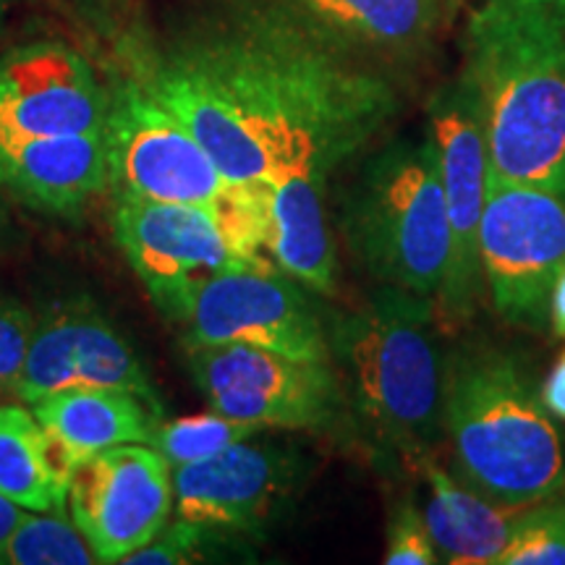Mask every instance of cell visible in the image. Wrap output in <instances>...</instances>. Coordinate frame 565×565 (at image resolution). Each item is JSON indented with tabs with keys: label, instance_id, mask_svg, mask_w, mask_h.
Masks as SVG:
<instances>
[{
	"label": "cell",
	"instance_id": "cell-1",
	"mask_svg": "<svg viewBox=\"0 0 565 565\" xmlns=\"http://www.w3.org/2000/svg\"><path fill=\"white\" fill-rule=\"evenodd\" d=\"M131 76L236 183H265L288 160L330 173L398 110L385 76L291 11L210 21L141 53Z\"/></svg>",
	"mask_w": 565,
	"mask_h": 565
},
{
	"label": "cell",
	"instance_id": "cell-2",
	"mask_svg": "<svg viewBox=\"0 0 565 565\" xmlns=\"http://www.w3.org/2000/svg\"><path fill=\"white\" fill-rule=\"evenodd\" d=\"M461 79L475 95L494 179L565 202V26L484 0L466 30Z\"/></svg>",
	"mask_w": 565,
	"mask_h": 565
},
{
	"label": "cell",
	"instance_id": "cell-3",
	"mask_svg": "<svg viewBox=\"0 0 565 565\" xmlns=\"http://www.w3.org/2000/svg\"><path fill=\"white\" fill-rule=\"evenodd\" d=\"M345 383V408L383 466L422 471L443 427L445 366L433 301L383 286L328 333Z\"/></svg>",
	"mask_w": 565,
	"mask_h": 565
},
{
	"label": "cell",
	"instance_id": "cell-4",
	"mask_svg": "<svg viewBox=\"0 0 565 565\" xmlns=\"http://www.w3.org/2000/svg\"><path fill=\"white\" fill-rule=\"evenodd\" d=\"M443 427L456 479L490 503L521 511L565 490V443L515 353L466 345L445 364Z\"/></svg>",
	"mask_w": 565,
	"mask_h": 565
},
{
	"label": "cell",
	"instance_id": "cell-5",
	"mask_svg": "<svg viewBox=\"0 0 565 565\" xmlns=\"http://www.w3.org/2000/svg\"><path fill=\"white\" fill-rule=\"evenodd\" d=\"M105 147L113 196L194 204L217 212L249 263L278 267L267 252L265 183H236L171 110L134 76L113 82Z\"/></svg>",
	"mask_w": 565,
	"mask_h": 565
},
{
	"label": "cell",
	"instance_id": "cell-6",
	"mask_svg": "<svg viewBox=\"0 0 565 565\" xmlns=\"http://www.w3.org/2000/svg\"><path fill=\"white\" fill-rule=\"evenodd\" d=\"M345 236L380 282L433 299L448 267V212L433 137L401 139L366 162L345 202Z\"/></svg>",
	"mask_w": 565,
	"mask_h": 565
},
{
	"label": "cell",
	"instance_id": "cell-7",
	"mask_svg": "<svg viewBox=\"0 0 565 565\" xmlns=\"http://www.w3.org/2000/svg\"><path fill=\"white\" fill-rule=\"evenodd\" d=\"M186 364L212 412L254 429H330L345 408L330 362L217 343L186 345Z\"/></svg>",
	"mask_w": 565,
	"mask_h": 565
},
{
	"label": "cell",
	"instance_id": "cell-8",
	"mask_svg": "<svg viewBox=\"0 0 565 565\" xmlns=\"http://www.w3.org/2000/svg\"><path fill=\"white\" fill-rule=\"evenodd\" d=\"M479 257L494 312L515 328L545 330L565 265V202L490 173Z\"/></svg>",
	"mask_w": 565,
	"mask_h": 565
},
{
	"label": "cell",
	"instance_id": "cell-9",
	"mask_svg": "<svg viewBox=\"0 0 565 565\" xmlns=\"http://www.w3.org/2000/svg\"><path fill=\"white\" fill-rule=\"evenodd\" d=\"M183 345L242 343L303 362H330V338L312 299L278 267L212 275L189 296Z\"/></svg>",
	"mask_w": 565,
	"mask_h": 565
},
{
	"label": "cell",
	"instance_id": "cell-10",
	"mask_svg": "<svg viewBox=\"0 0 565 565\" xmlns=\"http://www.w3.org/2000/svg\"><path fill=\"white\" fill-rule=\"evenodd\" d=\"M113 236L171 322H179L194 288L228 270H265L231 244L217 212L194 204L113 196Z\"/></svg>",
	"mask_w": 565,
	"mask_h": 565
},
{
	"label": "cell",
	"instance_id": "cell-11",
	"mask_svg": "<svg viewBox=\"0 0 565 565\" xmlns=\"http://www.w3.org/2000/svg\"><path fill=\"white\" fill-rule=\"evenodd\" d=\"M427 118L450 233L448 267L437 299L445 315L461 322L477 309L484 286L479 228L490 186V152L475 95L463 79L435 92L427 105Z\"/></svg>",
	"mask_w": 565,
	"mask_h": 565
},
{
	"label": "cell",
	"instance_id": "cell-12",
	"mask_svg": "<svg viewBox=\"0 0 565 565\" xmlns=\"http://www.w3.org/2000/svg\"><path fill=\"white\" fill-rule=\"evenodd\" d=\"M66 503L97 563H124L171 521L173 466L147 443L116 445L76 463Z\"/></svg>",
	"mask_w": 565,
	"mask_h": 565
},
{
	"label": "cell",
	"instance_id": "cell-13",
	"mask_svg": "<svg viewBox=\"0 0 565 565\" xmlns=\"http://www.w3.org/2000/svg\"><path fill=\"white\" fill-rule=\"evenodd\" d=\"M68 387L129 391L162 419V401L121 330L89 299H63L34 322L24 370L13 393L26 406Z\"/></svg>",
	"mask_w": 565,
	"mask_h": 565
},
{
	"label": "cell",
	"instance_id": "cell-14",
	"mask_svg": "<svg viewBox=\"0 0 565 565\" xmlns=\"http://www.w3.org/2000/svg\"><path fill=\"white\" fill-rule=\"evenodd\" d=\"M108 105L110 89L66 42L38 40L0 53V139L103 131Z\"/></svg>",
	"mask_w": 565,
	"mask_h": 565
},
{
	"label": "cell",
	"instance_id": "cell-15",
	"mask_svg": "<svg viewBox=\"0 0 565 565\" xmlns=\"http://www.w3.org/2000/svg\"><path fill=\"white\" fill-rule=\"evenodd\" d=\"M233 443L204 461L173 469V513L221 534H249L294 490L299 458L270 443Z\"/></svg>",
	"mask_w": 565,
	"mask_h": 565
},
{
	"label": "cell",
	"instance_id": "cell-16",
	"mask_svg": "<svg viewBox=\"0 0 565 565\" xmlns=\"http://www.w3.org/2000/svg\"><path fill=\"white\" fill-rule=\"evenodd\" d=\"M110 186L103 131L0 139V192L47 215H79Z\"/></svg>",
	"mask_w": 565,
	"mask_h": 565
},
{
	"label": "cell",
	"instance_id": "cell-17",
	"mask_svg": "<svg viewBox=\"0 0 565 565\" xmlns=\"http://www.w3.org/2000/svg\"><path fill=\"white\" fill-rule=\"evenodd\" d=\"M328 171L312 160H288L265 181L267 252L282 273L315 294L338 286L335 242L324 212Z\"/></svg>",
	"mask_w": 565,
	"mask_h": 565
},
{
	"label": "cell",
	"instance_id": "cell-18",
	"mask_svg": "<svg viewBox=\"0 0 565 565\" xmlns=\"http://www.w3.org/2000/svg\"><path fill=\"white\" fill-rule=\"evenodd\" d=\"M30 408L76 461L116 445H150L160 422L145 401L118 387H68L42 395Z\"/></svg>",
	"mask_w": 565,
	"mask_h": 565
},
{
	"label": "cell",
	"instance_id": "cell-19",
	"mask_svg": "<svg viewBox=\"0 0 565 565\" xmlns=\"http://www.w3.org/2000/svg\"><path fill=\"white\" fill-rule=\"evenodd\" d=\"M422 471L429 482L424 521L440 563L498 565L513 536L519 511L490 503L443 471L433 458Z\"/></svg>",
	"mask_w": 565,
	"mask_h": 565
},
{
	"label": "cell",
	"instance_id": "cell-20",
	"mask_svg": "<svg viewBox=\"0 0 565 565\" xmlns=\"http://www.w3.org/2000/svg\"><path fill=\"white\" fill-rule=\"evenodd\" d=\"M294 17L341 47L408 53L435 30L437 0H282Z\"/></svg>",
	"mask_w": 565,
	"mask_h": 565
},
{
	"label": "cell",
	"instance_id": "cell-21",
	"mask_svg": "<svg viewBox=\"0 0 565 565\" xmlns=\"http://www.w3.org/2000/svg\"><path fill=\"white\" fill-rule=\"evenodd\" d=\"M76 463L32 408L0 406V494L26 511H55L66 503Z\"/></svg>",
	"mask_w": 565,
	"mask_h": 565
},
{
	"label": "cell",
	"instance_id": "cell-22",
	"mask_svg": "<svg viewBox=\"0 0 565 565\" xmlns=\"http://www.w3.org/2000/svg\"><path fill=\"white\" fill-rule=\"evenodd\" d=\"M89 542L63 508L26 511L0 550V565H92Z\"/></svg>",
	"mask_w": 565,
	"mask_h": 565
},
{
	"label": "cell",
	"instance_id": "cell-23",
	"mask_svg": "<svg viewBox=\"0 0 565 565\" xmlns=\"http://www.w3.org/2000/svg\"><path fill=\"white\" fill-rule=\"evenodd\" d=\"M257 433L259 429L249 427V424L233 422L228 416L210 412L181 416V419L171 422L160 419L154 424L150 445L175 469V466L204 461V458L221 454L233 443H242Z\"/></svg>",
	"mask_w": 565,
	"mask_h": 565
},
{
	"label": "cell",
	"instance_id": "cell-24",
	"mask_svg": "<svg viewBox=\"0 0 565 565\" xmlns=\"http://www.w3.org/2000/svg\"><path fill=\"white\" fill-rule=\"evenodd\" d=\"M498 565H565V500L521 508Z\"/></svg>",
	"mask_w": 565,
	"mask_h": 565
},
{
	"label": "cell",
	"instance_id": "cell-25",
	"mask_svg": "<svg viewBox=\"0 0 565 565\" xmlns=\"http://www.w3.org/2000/svg\"><path fill=\"white\" fill-rule=\"evenodd\" d=\"M215 529H207L194 521L175 519L168 521L147 545H141L137 553L126 557V565H175V563H194L200 555L207 553V545L217 540Z\"/></svg>",
	"mask_w": 565,
	"mask_h": 565
},
{
	"label": "cell",
	"instance_id": "cell-26",
	"mask_svg": "<svg viewBox=\"0 0 565 565\" xmlns=\"http://www.w3.org/2000/svg\"><path fill=\"white\" fill-rule=\"evenodd\" d=\"M34 317L24 303L0 291V387H17L34 335Z\"/></svg>",
	"mask_w": 565,
	"mask_h": 565
},
{
	"label": "cell",
	"instance_id": "cell-27",
	"mask_svg": "<svg viewBox=\"0 0 565 565\" xmlns=\"http://www.w3.org/2000/svg\"><path fill=\"white\" fill-rule=\"evenodd\" d=\"M387 565H435L440 563L433 536L427 532V521L412 500H404L395 508L391 526H387Z\"/></svg>",
	"mask_w": 565,
	"mask_h": 565
},
{
	"label": "cell",
	"instance_id": "cell-28",
	"mask_svg": "<svg viewBox=\"0 0 565 565\" xmlns=\"http://www.w3.org/2000/svg\"><path fill=\"white\" fill-rule=\"evenodd\" d=\"M540 395L542 404L555 419L565 422V349L561 351V356L555 359V364L550 366L545 383L540 385Z\"/></svg>",
	"mask_w": 565,
	"mask_h": 565
},
{
	"label": "cell",
	"instance_id": "cell-29",
	"mask_svg": "<svg viewBox=\"0 0 565 565\" xmlns=\"http://www.w3.org/2000/svg\"><path fill=\"white\" fill-rule=\"evenodd\" d=\"M550 328L561 341H565V265L557 273L553 296H550Z\"/></svg>",
	"mask_w": 565,
	"mask_h": 565
},
{
	"label": "cell",
	"instance_id": "cell-30",
	"mask_svg": "<svg viewBox=\"0 0 565 565\" xmlns=\"http://www.w3.org/2000/svg\"><path fill=\"white\" fill-rule=\"evenodd\" d=\"M26 515V508H21L19 503H13V500L6 498V494H0V550L6 547V542H9V536L13 534V529L19 526V521Z\"/></svg>",
	"mask_w": 565,
	"mask_h": 565
},
{
	"label": "cell",
	"instance_id": "cell-31",
	"mask_svg": "<svg viewBox=\"0 0 565 565\" xmlns=\"http://www.w3.org/2000/svg\"><path fill=\"white\" fill-rule=\"evenodd\" d=\"M500 3L519 6V9H532L550 17L557 24L565 26V0H500Z\"/></svg>",
	"mask_w": 565,
	"mask_h": 565
},
{
	"label": "cell",
	"instance_id": "cell-32",
	"mask_svg": "<svg viewBox=\"0 0 565 565\" xmlns=\"http://www.w3.org/2000/svg\"><path fill=\"white\" fill-rule=\"evenodd\" d=\"M6 11H9V0H0V24H3Z\"/></svg>",
	"mask_w": 565,
	"mask_h": 565
},
{
	"label": "cell",
	"instance_id": "cell-33",
	"mask_svg": "<svg viewBox=\"0 0 565 565\" xmlns=\"http://www.w3.org/2000/svg\"><path fill=\"white\" fill-rule=\"evenodd\" d=\"M3 221H6V210H3V204H0V225H3Z\"/></svg>",
	"mask_w": 565,
	"mask_h": 565
}]
</instances>
